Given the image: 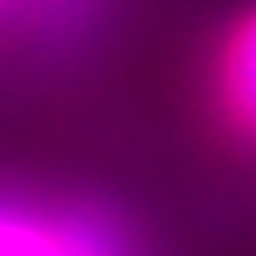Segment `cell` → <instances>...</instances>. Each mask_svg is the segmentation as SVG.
Returning a JSON list of instances; mask_svg holds the SVG:
<instances>
[{"label":"cell","mask_w":256,"mask_h":256,"mask_svg":"<svg viewBox=\"0 0 256 256\" xmlns=\"http://www.w3.org/2000/svg\"><path fill=\"white\" fill-rule=\"evenodd\" d=\"M0 256H119L95 223L48 218L0 200Z\"/></svg>","instance_id":"cell-1"},{"label":"cell","mask_w":256,"mask_h":256,"mask_svg":"<svg viewBox=\"0 0 256 256\" xmlns=\"http://www.w3.org/2000/svg\"><path fill=\"white\" fill-rule=\"evenodd\" d=\"M214 100L238 133L256 138V5L232 19L214 62Z\"/></svg>","instance_id":"cell-2"}]
</instances>
